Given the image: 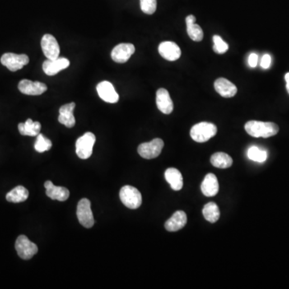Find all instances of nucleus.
Listing matches in <instances>:
<instances>
[{"mask_svg":"<svg viewBox=\"0 0 289 289\" xmlns=\"http://www.w3.org/2000/svg\"><path fill=\"white\" fill-rule=\"evenodd\" d=\"M245 130L252 137L267 138L277 134L279 127L273 122L250 121L246 123Z\"/></svg>","mask_w":289,"mask_h":289,"instance_id":"f257e3e1","label":"nucleus"},{"mask_svg":"<svg viewBox=\"0 0 289 289\" xmlns=\"http://www.w3.org/2000/svg\"><path fill=\"white\" fill-rule=\"evenodd\" d=\"M217 133V127L212 123L200 122L194 125L191 129V137L196 142H206L215 137Z\"/></svg>","mask_w":289,"mask_h":289,"instance_id":"f03ea898","label":"nucleus"},{"mask_svg":"<svg viewBox=\"0 0 289 289\" xmlns=\"http://www.w3.org/2000/svg\"><path fill=\"white\" fill-rule=\"evenodd\" d=\"M120 199L122 203L129 209H137L141 207L142 197L139 191L131 187L125 186L120 191Z\"/></svg>","mask_w":289,"mask_h":289,"instance_id":"7ed1b4c3","label":"nucleus"},{"mask_svg":"<svg viewBox=\"0 0 289 289\" xmlns=\"http://www.w3.org/2000/svg\"><path fill=\"white\" fill-rule=\"evenodd\" d=\"M96 142L95 135L90 132L79 137L76 141V153L81 159H88L93 154V149Z\"/></svg>","mask_w":289,"mask_h":289,"instance_id":"20e7f679","label":"nucleus"},{"mask_svg":"<svg viewBox=\"0 0 289 289\" xmlns=\"http://www.w3.org/2000/svg\"><path fill=\"white\" fill-rule=\"evenodd\" d=\"M163 147L164 141L160 138H155L150 142L141 144L137 148V152L143 159H156L161 155Z\"/></svg>","mask_w":289,"mask_h":289,"instance_id":"39448f33","label":"nucleus"},{"mask_svg":"<svg viewBox=\"0 0 289 289\" xmlns=\"http://www.w3.org/2000/svg\"><path fill=\"white\" fill-rule=\"evenodd\" d=\"M15 250L21 259H30L38 252V247L25 235H20L15 242Z\"/></svg>","mask_w":289,"mask_h":289,"instance_id":"423d86ee","label":"nucleus"},{"mask_svg":"<svg viewBox=\"0 0 289 289\" xmlns=\"http://www.w3.org/2000/svg\"><path fill=\"white\" fill-rule=\"evenodd\" d=\"M0 61L2 65L7 67L10 71L16 72L29 63V57L25 54L18 55L7 52L2 55Z\"/></svg>","mask_w":289,"mask_h":289,"instance_id":"0eeeda50","label":"nucleus"},{"mask_svg":"<svg viewBox=\"0 0 289 289\" xmlns=\"http://www.w3.org/2000/svg\"><path fill=\"white\" fill-rule=\"evenodd\" d=\"M76 215L79 222L86 228H91L94 226V218L91 209V202L88 198H82L77 205Z\"/></svg>","mask_w":289,"mask_h":289,"instance_id":"6e6552de","label":"nucleus"},{"mask_svg":"<svg viewBox=\"0 0 289 289\" xmlns=\"http://www.w3.org/2000/svg\"><path fill=\"white\" fill-rule=\"evenodd\" d=\"M41 48L44 56L48 60L57 59L59 57V44L57 39L51 34H45L42 37Z\"/></svg>","mask_w":289,"mask_h":289,"instance_id":"1a4fd4ad","label":"nucleus"},{"mask_svg":"<svg viewBox=\"0 0 289 289\" xmlns=\"http://www.w3.org/2000/svg\"><path fill=\"white\" fill-rule=\"evenodd\" d=\"M18 89L22 94L30 96H38L41 95L47 91L48 87L44 83L39 81H32L29 80H22L19 83Z\"/></svg>","mask_w":289,"mask_h":289,"instance_id":"9d476101","label":"nucleus"},{"mask_svg":"<svg viewBox=\"0 0 289 289\" xmlns=\"http://www.w3.org/2000/svg\"><path fill=\"white\" fill-rule=\"evenodd\" d=\"M135 52V47L132 44H120L113 48L111 52L112 60L118 64H124L129 60Z\"/></svg>","mask_w":289,"mask_h":289,"instance_id":"9b49d317","label":"nucleus"},{"mask_svg":"<svg viewBox=\"0 0 289 289\" xmlns=\"http://www.w3.org/2000/svg\"><path fill=\"white\" fill-rule=\"evenodd\" d=\"M96 91L100 99H102L105 102L114 104L119 100V95L115 91L113 85L109 81H104L99 83L96 86Z\"/></svg>","mask_w":289,"mask_h":289,"instance_id":"f8f14e48","label":"nucleus"},{"mask_svg":"<svg viewBox=\"0 0 289 289\" xmlns=\"http://www.w3.org/2000/svg\"><path fill=\"white\" fill-rule=\"evenodd\" d=\"M159 54L164 59L169 61H175L179 59L182 55V52L178 44L174 42L165 41L159 44Z\"/></svg>","mask_w":289,"mask_h":289,"instance_id":"ddd939ff","label":"nucleus"},{"mask_svg":"<svg viewBox=\"0 0 289 289\" xmlns=\"http://www.w3.org/2000/svg\"><path fill=\"white\" fill-rule=\"evenodd\" d=\"M70 65L67 58H60L55 60H47L43 63V70L48 76H55L61 70L65 69Z\"/></svg>","mask_w":289,"mask_h":289,"instance_id":"4468645a","label":"nucleus"},{"mask_svg":"<svg viewBox=\"0 0 289 289\" xmlns=\"http://www.w3.org/2000/svg\"><path fill=\"white\" fill-rule=\"evenodd\" d=\"M156 103L158 109L164 114H170L174 109V103L166 89H159L157 91Z\"/></svg>","mask_w":289,"mask_h":289,"instance_id":"2eb2a0df","label":"nucleus"},{"mask_svg":"<svg viewBox=\"0 0 289 289\" xmlns=\"http://www.w3.org/2000/svg\"><path fill=\"white\" fill-rule=\"evenodd\" d=\"M44 187L46 188V194L53 200L64 202L67 200L69 197V191L67 188L63 187H56L53 185V183L51 181H47L44 183Z\"/></svg>","mask_w":289,"mask_h":289,"instance_id":"dca6fc26","label":"nucleus"},{"mask_svg":"<svg viewBox=\"0 0 289 289\" xmlns=\"http://www.w3.org/2000/svg\"><path fill=\"white\" fill-rule=\"evenodd\" d=\"M75 107H76V104L74 102H72L62 105L60 108L58 121L61 124L65 126L67 128H72L76 124V119H75L74 114H73Z\"/></svg>","mask_w":289,"mask_h":289,"instance_id":"f3484780","label":"nucleus"},{"mask_svg":"<svg viewBox=\"0 0 289 289\" xmlns=\"http://www.w3.org/2000/svg\"><path fill=\"white\" fill-rule=\"evenodd\" d=\"M215 89L223 97L230 98L237 94V88L226 78H219L215 81Z\"/></svg>","mask_w":289,"mask_h":289,"instance_id":"a211bd4d","label":"nucleus"},{"mask_svg":"<svg viewBox=\"0 0 289 289\" xmlns=\"http://www.w3.org/2000/svg\"><path fill=\"white\" fill-rule=\"evenodd\" d=\"M187 223V214L183 211H178L165 222V228L168 231H178L183 229Z\"/></svg>","mask_w":289,"mask_h":289,"instance_id":"6ab92c4d","label":"nucleus"},{"mask_svg":"<svg viewBox=\"0 0 289 289\" xmlns=\"http://www.w3.org/2000/svg\"><path fill=\"white\" fill-rule=\"evenodd\" d=\"M219 190H220V185L215 174H207L201 185V191L202 193L207 197H213L217 194Z\"/></svg>","mask_w":289,"mask_h":289,"instance_id":"aec40b11","label":"nucleus"},{"mask_svg":"<svg viewBox=\"0 0 289 289\" xmlns=\"http://www.w3.org/2000/svg\"><path fill=\"white\" fill-rule=\"evenodd\" d=\"M165 180L167 181L172 189L180 191L183 187V178L179 170L175 168H169L165 172Z\"/></svg>","mask_w":289,"mask_h":289,"instance_id":"412c9836","label":"nucleus"},{"mask_svg":"<svg viewBox=\"0 0 289 289\" xmlns=\"http://www.w3.org/2000/svg\"><path fill=\"white\" fill-rule=\"evenodd\" d=\"M18 128L21 135L35 137L40 132L41 124L39 122H33L32 119H28L25 123H20Z\"/></svg>","mask_w":289,"mask_h":289,"instance_id":"4be33fe9","label":"nucleus"},{"mask_svg":"<svg viewBox=\"0 0 289 289\" xmlns=\"http://www.w3.org/2000/svg\"><path fill=\"white\" fill-rule=\"evenodd\" d=\"M29 191L25 187H22V186H18L7 193L6 199L8 202L18 203V202L26 201L29 198Z\"/></svg>","mask_w":289,"mask_h":289,"instance_id":"5701e85b","label":"nucleus"},{"mask_svg":"<svg viewBox=\"0 0 289 289\" xmlns=\"http://www.w3.org/2000/svg\"><path fill=\"white\" fill-rule=\"evenodd\" d=\"M211 162L215 167L226 169L232 165L233 160L231 157L225 153L218 152L211 156Z\"/></svg>","mask_w":289,"mask_h":289,"instance_id":"b1692460","label":"nucleus"},{"mask_svg":"<svg viewBox=\"0 0 289 289\" xmlns=\"http://www.w3.org/2000/svg\"><path fill=\"white\" fill-rule=\"evenodd\" d=\"M202 214L208 222L214 224L220 220V211L217 204L214 202H208L202 209Z\"/></svg>","mask_w":289,"mask_h":289,"instance_id":"393cba45","label":"nucleus"},{"mask_svg":"<svg viewBox=\"0 0 289 289\" xmlns=\"http://www.w3.org/2000/svg\"><path fill=\"white\" fill-rule=\"evenodd\" d=\"M187 30L190 38L193 41L200 42L203 39V31L198 24H188L187 25Z\"/></svg>","mask_w":289,"mask_h":289,"instance_id":"a878e982","label":"nucleus"},{"mask_svg":"<svg viewBox=\"0 0 289 289\" xmlns=\"http://www.w3.org/2000/svg\"><path fill=\"white\" fill-rule=\"evenodd\" d=\"M248 156L249 159L257 162H263L267 159V152L264 150H260L257 146H252L248 151Z\"/></svg>","mask_w":289,"mask_h":289,"instance_id":"bb28decb","label":"nucleus"},{"mask_svg":"<svg viewBox=\"0 0 289 289\" xmlns=\"http://www.w3.org/2000/svg\"><path fill=\"white\" fill-rule=\"evenodd\" d=\"M52 143L50 140L39 133L35 143V150L39 153H44L52 148Z\"/></svg>","mask_w":289,"mask_h":289,"instance_id":"cd10ccee","label":"nucleus"},{"mask_svg":"<svg viewBox=\"0 0 289 289\" xmlns=\"http://www.w3.org/2000/svg\"><path fill=\"white\" fill-rule=\"evenodd\" d=\"M213 41L214 52H216L218 54H223L228 50V44H226V42H224L220 35H214Z\"/></svg>","mask_w":289,"mask_h":289,"instance_id":"c85d7f7f","label":"nucleus"},{"mask_svg":"<svg viewBox=\"0 0 289 289\" xmlns=\"http://www.w3.org/2000/svg\"><path fill=\"white\" fill-rule=\"evenodd\" d=\"M141 11L147 15H153L157 10V0H140Z\"/></svg>","mask_w":289,"mask_h":289,"instance_id":"c756f323","label":"nucleus"},{"mask_svg":"<svg viewBox=\"0 0 289 289\" xmlns=\"http://www.w3.org/2000/svg\"><path fill=\"white\" fill-rule=\"evenodd\" d=\"M271 63H272V58L270 57V55L266 54L262 57L260 64L261 67H263V68H264V69L268 68L271 65Z\"/></svg>","mask_w":289,"mask_h":289,"instance_id":"7c9ffc66","label":"nucleus"},{"mask_svg":"<svg viewBox=\"0 0 289 289\" xmlns=\"http://www.w3.org/2000/svg\"><path fill=\"white\" fill-rule=\"evenodd\" d=\"M248 64H249L250 67H257V64H258V55L256 53H252L248 57Z\"/></svg>","mask_w":289,"mask_h":289,"instance_id":"2f4dec72","label":"nucleus"},{"mask_svg":"<svg viewBox=\"0 0 289 289\" xmlns=\"http://www.w3.org/2000/svg\"><path fill=\"white\" fill-rule=\"evenodd\" d=\"M196 18L194 15H190L186 18V24H187V25H188V24H194Z\"/></svg>","mask_w":289,"mask_h":289,"instance_id":"473e14b6","label":"nucleus"},{"mask_svg":"<svg viewBox=\"0 0 289 289\" xmlns=\"http://www.w3.org/2000/svg\"><path fill=\"white\" fill-rule=\"evenodd\" d=\"M285 81H286V83H287L286 88H287V90L289 94V72H288L287 74L285 75Z\"/></svg>","mask_w":289,"mask_h":289,"instance_id":"72a5a7b5","label":"nucleus"}]
</instances>
